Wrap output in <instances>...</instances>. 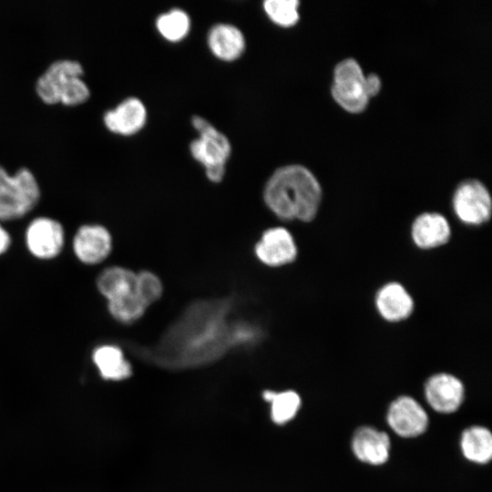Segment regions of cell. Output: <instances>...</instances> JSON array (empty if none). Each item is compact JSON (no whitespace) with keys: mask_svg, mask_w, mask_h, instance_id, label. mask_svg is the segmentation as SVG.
Wrapping results in <instances>:
<instances>
[{"mask_svg":"<svg viewBox=\"0 0 492 492\" xmlns=\"http://www.w3.org/2000/svg\"><path fill=\"white\" fill-rule=\"evenodd\" d=\"M138 290L144 302L149 306L162 294V284L159 279L150 272L137 273Z\"/></svg>","mask_w":492,"mask_h":492,"instance_id":"24","label":"cell"},{"mask_svg":"<svg viewBox=\"0 0 492 492\" xmlns=\"http://www.w3.org/2000/svg\"><path fill=\"white\" fill-rule=\"evenodd\" d=\"M64 241L62 225L51 218H36L26 231L27 249L38 259L48 260L57 256L63 249Z\"/></svg>","mask_w":492,"mask_h":492,"instance_id":"9","label":"cell"},{"mask_svg":"<svg viewBox=\"0 0 492 492\" xmlns=\"http://www.w3.org/2000/svg\"><path fill=\"white\" fill-rule=\"evenodd\" d=\"M352 447L359 460L371 465H382L389 457L390 440L384 432L362 426L354 435Z\"/></svg>","mask_w":492,"mask_h":492,"instance_id":"18","label":"cell"},{"mask_svg":"<svg viewBox=\"0 0 492 492\" xmlns=\"http://www.w3.org/2000/svg\"><path fill=\"white\" fill-rule=\"evenodd\" d=\"M97 285L117 321L130 323L144 314L148 305L139 295L134 272L119 266L107 268L99 274Z\"/></svg>","mask_w":492,"mask_h":492,"instance_id":"4","label":"cell"},{"mask_svg":"<svg viewBox=\"0 0 492 492\" xmlns=\"http://www.w3.org/2000/svg\"><path fill=\"white\" fill-rule=\"evenodd\" d=\"M229 300L192 303L155 348L163 362L192 365L209 362L235 345V327L228 323Z\"/></svg>","mask_w":492,"mask_h":492,"instance_id":"1","label":"cell"},{"mask_svg":"<svg viewBox=\"0 0 492 492\" xmlns=\"http://www.w3.org/2000/svg\"><path fill=\"white\" fill-rule=\"evenodd\" d=\"M92 360L104 379L123 380L132 373L131 365L121 349L114 344L97 346L93 351Z\"/></svg>","mask_w":492,"mask_h":492,"instance_id":"19","label":"cell"},{"mask_svg":"<svg viewBox=\"0 0 492 492\" xmlns=\"http://www.w3.org/2000/svg\"><path fill=\"white\" fill-rule=\"evenodd\" d=\"M265 401L271 403V416L274 423L282 425L292 420L301 405V398L298 394L292 390L280 393L265 391Z\"/></svg>","mask_w":492,"mask_h":492,"instance_id":"21","label":"cell"},{"mask_svg":"<svg viewBox=\"0 0 492 492\" xmlns=\"http://www.w3.org/2000/svg\"><path fill=\"white\" fill-rule=\"evenodd\" d=\"M11 239L8 232L3 228L0 223V255L5 253L9 248Z\"/></svg>","mask_w":492,"mask_h":492,"instance_id":"26","label":"cell"},{"mask_svg":"<svg viewBox=\"0 0 492 492\" xmlns=\"http://www.w3.org/2000/svg\"><path fill=\"white\" fill-rule=\"evenodd\" d=\"M425 393L432 408L440 413H452L463 402L464 385L456 376L440 373L427 380Z\"/></svg>","mask_w":492,"mask_h":492,"instance_id":"15","label":"cell"},{"mask_svg":"<svg viewBox=\"0 0 492 492\" xmlns=\"http://www.w3.org/2000/svg\"><path fill=\"white\" fill-rule=\"evenodd\" d=\"M452 206L457 219L468 226H480L490 220L491 196L487 187L477 179H466L456 189Z\"/></svg>","mask_w":492,"mask_h":492,"instance_id":"8","label":"cell"},{"mask_svg":"<svg viewBox=\"0 0 492 492\" xmlns=\"http://www.w3.org/2000/svg\"><path fill=\"white\" fill-rule=\"evenodd\" d=\"M451 233L448 220L438 212L421 213L411 226L412 241L422 250H432L446 244Z\"/></svg>","mask_w":492,"mask_h":492,"instance_id":"16","label":"cell"},{"mask_svg":"<svg viewBox=\"0 0 492 492\" xmlns=\"http://www.w3.org/2000/svg\"><path fill=\"white\" fill-rule=\"evenodd\" d=\"M156 27L161 36L166 40L179 42L189 34L190 19L185 11L179 8H173L158 16Z\"/></svg>","mask_w":492,"mask_h":492,"instance_id":"22","label":"cell"},{"mask_svg":"<svg viewBox=\"0 0 492 492\" xmlns=\"http://www.w3.org/2000/svg\"><path fill=\"white\" fill-rule=\"evenodd\" d=\"M147 115L144 103L138 97H129L108 109L103 115V123L110 132L128 137L143 128Z\"/></svg>","mask_w":492,"mask_h":492,"instance_id":"11","label":"cell"},{"mask_svg":"<svg viewBox=\"0 0 492 492\" xmlns=\"http://www.w3.org/2000/svg\"><path fill=\"white\" fill-rule=\"evenodd\" d=\"M331 91L337 104L350 113L366 108L370 99L366 76L355 59L346 58L335 66Z\"/></svg>","mask_w":492,"mask_h":492,"instance_id":"7","label":"cell"},{"mask_svg":"<svg viewBox=\"0 0 492 492\" xmlns=\"http://www.w3.org/2000/svg\"><path fill=\"white\" fill-rule=\"evenodd\" d=\"M255 254L262 263L279 267L296 259L297 246L288 230L275 227L263 232L255 246Z\"/></svg>","mask_w":492,"mask_h":492,"instance_id":"10","label":"cell"},{"mask_svg":"<svg viewBox=\"0 0 492 492\" xmlns=\"http://www.w3.org/2000/svg\"><path fill=\"white\" fill-rule=\"evenodd\" d=\"M191 124L199 133L190 144L191 156L204 167L210 181H221L231 153L229 138L202 117H192Z\"/></svg>","mask_w":492,"mask_h":492,"instance_id":"6","label":"cell"},{"mask_svg":"<svg viewBox=\"0 0 492 492\" xmlns=\"http://www.w3.org/2000/svg\"><path fill=\"white\" fill-rule=\"evenodd\" d=\"M40 196L38 181L28 168L10 174L0 165V220L25 216L36 206Z\"/></svg>","mask_w":492,"mask_h":492,"instance_id":"5","label":"cell"},{"mask_svg":"<svg viewBox=\"0 0 492 492\" xmlns=\"http://www.w3.org/2000/svg\"><path fill=\"white\" fill-rule=\"evenodd\" d=\"M297 0H266L262 7L269 19L282 27L293 26L299 20Z\"/></svg>","mask_w":492,"mask_h":492,"instance_id":"23","label":"cell"},{"mask_svg":"<svg viewBox=\"0 0 492 492\" xmlns=\"http://www.w3.org/2000/svg\"><path fill=\"white\" fill-rule=\"evenodd\" d=\"M464 456L478 464L488 462L492 456V436L488 429L472 426L464 431L461 437Z\"/></svg>","mask_w":492,"mask_h":492,"instance_id":"20","label":"cell"},{"mask_svg":"<svg viewBox=\"0 0 492 492\" xmlns=\"http://www.w3.org/2000/svg\"><path fill=\"white\" fill-rule=\"evenodd\" d=\"M112 249L108 231L98 224L81 226L75 234L73 250L77 259L86 264H97L104 261Z\"/></svg>","mask_w":492,"mask_h":492,"instance_id":"13","label":"cell"},{"mask_svg":"<svg viewBox=\"0 0 492 492\" xmlns=\"http://www.w3.org/2000/svg\"><path fill=\"white\" fill-rule=\"evenodd\" d=\"M84 68L75 59L64 58L52 62L36 81L38 97L47 105L62 104L75 107L85 103L90 89L83 79Z\"/></svg>","mask_w":492,"mask_h":492,"instance_id":"3","label":"cell"},{"mask_svg":"<svg viewBox=\"0 0 492 492\" xmlns=\"http://www.w3.org/2000/svg\"><path fill=\"white\" fill-rule=\"evenodd\" d=\"M382 87L380 77L376 74L366 76V88L370 98L376 96Z\"/></svg>","mask_w":492,"mask_h":492,"instance_id":"25","label":"cell"},{"mask_svg":"<svg viewBox=\"0 0 492 492\" xmlns=\"http://www.w3.org/2000/svg\"><path fill=\"white\" fill-rule=\"evenodd\" d=\"M374 304L379 315L390 323L406 320L415 308L413 297L406 288L397 282L384 284L375 293Z\"/></svg>","mask_w":492,"mask_h":492,"instance_id":"14","label":"cell"},{"mask_svg":"<svg viewBox=\"0 0 492 492\" xmlns=\"http://www.w3.org/2000/svg\"><path fill=\"white\" fill-rule=\"evenodd\" d=\"M387 422L397 435L414 437L425 431L428 417L424 408L415 399L401 396L391 404Z\"/></svg>","mask_w":492,"mask_h":492,"instance_id":"12","label":"cell"},{"mask_svg":"<svg viewBox=\"0 0 492 492\" xmlns=\"http://www.w3.org/2000/svg\"><path fill=\"white\" fill-rule=\"evenodd\" d=\"M322 197L318 179L307 168L299 164L277 169L263 190L268 208L284 220L312 221L319 211Z\"/></svg>","mask_w":492,"mask_h":492,"instance_id":"2","label":"cell"},{"mask_svg":"<svg viewBox=\"0 0 492 492\" xmlns=\"http://www.w3.org/2000/svg\"><path fill=\"white\" fill-rule=\"evenodd\" d=\"M207 42L210 52L222 61H234L241 56L246 47L243 33L227 23L214 25L208 33Z\"/></svg>","mask_w":492,"mask_h":492,"instance_id":"17","label":"cell"}]
</instances>
